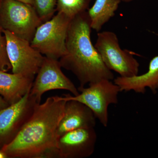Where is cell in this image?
<instances>
[{"mask_svg":"<svg viewBox=\"0 0 158 158\" xmlns=\"http://www.w3.org/2000/svg\"><path fill=\"white\" fill-rule=\"evenodd\" d=\"M66 101L56 95L37 103L17 135L1 149L8 158H59L57 132Z\"/></svg>","mask_w":158,"mask_h":158,"instance_id":"obj_1","label":"cell"},{"mask_svg":"<svg viewBox=\"0 0 158 158\" xmlns=\"http://www.w3.org/2000/svg\"><path fill=\"white\" fill-rule=\"evenodd\" d=\"M90 18L87 11L71 21L66 39V53L59 59L61 67L77 77L79 88L103 80L112 81L114 74L102 60L90 39Z\"/></svg>","mask_w":158,"mask_h":158,"instance_id":"obj_2","label":"cell"},{"mask_svg":"<svg viewBox=\"0 0 158 158\" xmlns=\"http://www.w3.org/2000/svg\"><path fill=\"white\" fill-rule=\"evenodd\" d=\"M71 19L58 12L37 28L31 46L45 57L59 60L66 53V39Z\"/></svg>","mask_w":158,"mask_h":158,"instance_id":"obj_3","label":"cell"},{"mask_svg":"<svg viewBox=\"0 0 158 158\" xmlns=\"http://www.w3.org/2000/svg\"><path fill=\"white\" fill-rule=\"evenodd\" d=\"M42 23L34 6L16 0H2L0 25L2 30L31 42Z\"/></svg>","mask_w":158,"mask_h":158,"instance_id":"obj_4","label":"cell"},{"mask_svg":"<svg viewBox=\"0 0 158 158\" xmlns=\"http://www.w3.org/2000/svg\"><path fill=\"white\" fill-rule=\"evenodd\" d=\"M78 95L65 94L66 101L73 100L86 105L93 112L96 118L105 127L109 122L108 108L111 104L118 102V94L120 92L118 85L111 80H103L89 85L88 88H79Z\"/></svg>","mask_w":158,"mask_h":158,"instance_id":"obj_5","label":"cell"},{"mask_svg":"<svg viewBox=\"0 0 158 158\" xmlns=\"http://www.w3.org/2000/svg\"><path fill=\"white\" fill-rule=\"evenodd\" d=\"M95 45L102 60L110 70L122 77L138 75L140 64L132 52L122 49L117 35L111 31L98 33Z\"/></svg>","mask_w":158,"mask_h":158,"instance_id":"obj_6","label":"cell"},{"mask_svg":"<svg viewBox=\"0 0 158 158\" xmlns=\"http://www.w3.org/2000/svg\"><path fill=\"white\" fill-rule=\"evenodd\" d=\"M6 40L8 57L13 73L34 79L44 56L31 46L28 40L2 30Z\"/></svg>","mask_w":158,"mask_h":158,"instance_id":"obj_7","label":"cell"},{"mask_svg":"<svg viewBox=\"0 0 158 158\" xmlns=\"http://www.w3.org/2000/svg\"><path fill=\"white\" fill-rule=\"evenodd\" d=\"M37 102L27 92L19 101L0 110V148L9 143L32 115Z\"/></svg>","mask_w":158,"mask_h":158,"instance_id":"obj_8","label":"cell"},{"mask_svg":"<svg viewBox=\"0 0 158 158\" xmlns=\"http://www.w3.org/2000/svg\"><path fill=\"white\" fill-rule=\"evenodd\" d=\"M59 60L44 56L30 90V94L40 103L42 95L50 90H64L78 95L77 88L62 72Z\"/></svg>","mask_w":158,"mask_h":158,"instance_id":"obj_9","label":"cell"},{"mask_svg":"<svg viewBox=\"0 0 158 158\" xmlns=\"http://www.w3.org/2000/svg\"><path fill=\"white\" fill-rule=\"evenodd\" d=\"M97 135L94 127L73 130L59 136V158H86L94 152Z\"/></svg>","mask_w":158,"mask_h":158,"instance_id":"obj_10","label":"cell"},{"mask_svg":"<svg viewBox=\"0 0 158 158\" xmlns=\"http://www.w3.org/2000/svg\"><path fill=\"white\" fill-rule=\"evenodd\" d=\"M96 118L88 106L77 101H67L64 114L59 122L58 135L82 128L95 127Z\"/></svg>","mask_w":158,"mask_h":158,"instance_id":"obj_11","label":"cell"},{"mask_svg":"<svg viewBox=\"0 0 158 158\" xmlns=\"http://www.w3.org/2000/svg\"><path fill=\"white\" fill-rule=\"evenodd\" d=\"M114 83L118 85L120 91L144 94L146 88H148L156 94L158 89V56L150 61L147 72L131 77H117L114 79Z\"/></svg>","mask_w":158,"mask_h":158,"instance_id":"obj_12","label":"cell"},{"mask_svg":"<svg viewBox=\"0 0 158 158\" xmlns=\"http://www.w3.org/2000/svg\"><path fill=\"white\" fill-rule=\"evenodd\" d=\"M34 78L0 71V95L9 104L14 103L31 90Z\"/></svg>","mask_w":158,"mask_h":158,"instance_id":"obj_13","label":"cell"},{"mask_svg":"<svg viewBox=\"0 0 158 158\" xmlns=\"http://www.w3.org/2000/svg\"><path fill=\"white\" fill-rule=\"evenodd\" d=\"M121 0H96L93 6L88 9L92 29L99 32L103 26L115 15Z\"/></svg>","mask_w":158,"mask_h":158,"instance_id":"obj_14","label":"cell"},{"mask_svg":"<svg viewBox=\"0 0 158 158\" xmlns=\"http://www.w3.org/2000/svg\"><path fill=\"white\" fill-rule=\"evenodd\" d=\"M91 0H57L56 11L72 19L87 11Z\"/></svg>","mask_w":158,"mask_h":158,"instance_id":"obj_15","label":"cell"},{"mask_svg":"<svg viewBox=\"0 0 158 158\" xmlns=\"http://www.w3.org/2000/svg\"><path fill=\"white\" fill-rule=\"evenodd\" d=\"M57 0H34V6L43 23L50 19L56 11Z\"/></svg>","mask_w":158,"mask_h":158,"instance_id":"obj_16","label":"cell"},{"mask_svg":"<svg viewBox=\"0 0 158 158\" xmlns=\"http://www.w3.org/2000/svg\"><path fill=\"white\" fill-rule=\"evenodd\" d=\"M11 69L7 53L6 37L0 25V71L7 72Z\"/></svg>","mask_w":158,"mask_h":158,"instance_id":"obj_17","label":"cell"},{"mask_svg":"<svg viewBox=\"0 0 158 158\" xmlns=\"http://www.w3.org/2000/svg\"><path fill=\"white\" fill-rule=\"evenodd\" d=\"M10 104L5 100L4 98H3L0 95V110H3L5 109L8 106H9Z\"/></svg>","mask_w":158,"mask_h":158,"instance_id":"obj_18","label":"cell"},{"mask_svg":"<svg viewBox=\"0 0 158 158\" xmlns=\"http://www.w3.org/2000/svg\"><path fill=\"white\" fill-rule=\"evenodd\" d=\"M16 1H19V2L28 4L31 6H34V0H16Z\"/></svg>","mask_w":158,"mask_h":158,"instance_id":"obj_19","label":"cell"},{"mask_svg":"<svg viewBox=\"0 0 158 158\" xmlns=\"http://www.w3.org/2000/svg\"><path fill=\"white\" fill-rule=\"evenodd\" d=\"M8 156L2 149H0V158H7Z\"/></svg>","mask_w":158,"mask_h":158,"instance_id":"obj_20","label":"cell"},{"mask_svg":"<svg viewBox=\"0 0 158 158\" xmlns=\"http://www.w3.org/2000/svg\"><path fill=\"white\" fill-rule=\"evenodd\" d=\"M121 1H123V2H131V1H132V0H121Z\"/></svg>","mask_w":158,"mask_h":158,"instance_id":"obj_21","label":"cell"},{"mask_svg":"<svg viewBox=\"0 0 158 158\" xmlns=\"http://www.w3.org/2000/svg\"><path fill=\"white\" fill-rule=\"evenodd\" d=\"M2 0H0V6H1V2H2Z\"/></svg>","mask_w":158,"mask_h":158,"instance_id":"obj_22","label":"cell"}]
</instances>
